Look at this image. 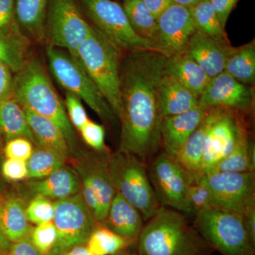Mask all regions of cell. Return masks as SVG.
Instances as JSON below:
<instances>
[{
    "label": "cell",
    "mask_w": 255,
    "mask_h": 255,
    "mask_svg": "<svg viewBox=\"0 0 255 255\" xmlns=\"http://www.w3.org/2000/svg\"><path fill=\"white\" fill-rule=\"evenodd\" d=\"M167 58L153 50L130 52L120 65V152L150 162L161 147L159 85Z\"/></svg>",
    "instance_id": "6da1fadb"
},
{
    "label": "cell",
    "mask_w": 255,
    "mask_h": 255,
    "mask_svg": "<svg viewBox=\"0 0 255 255\" xmlns=\"http://www.w3.org/2000/svg\"><path fill=\"white\" fill-rule=\"evenodd\" d=\"M135 246L140 255H213L214 252L186 215L164 206L145 221Z\"/></svg>",
    "instance_id": "7a4b0ae2"
},
{
    "label": "cell",
    "mask_w": 255,
    "mask_h": 255,
    "mask_svg": "<svg viewBox=\"0 0 255 255\" xmlns=\"http://www.w3.org/2000/svg\"><path fill=\"white\" fill-rule=\"evenodd\" d=\"M12 97L23 108L55 122L63 131L69 147L75 145V133L65 106L38 60L25 62L22 68L14 74Z\"/></svg>",
    "instance_id": "3957f363"
},
{
    "label": "cell",
    "mask_w": 255,
    "mask_h": 255,
    "mask_svg": "<svg viewBox=\"0 0 255 255\" xmlns=\"http://www.w3.org/2000/svg\"><path fill=\"white\" fill-rule=\"evenodd\" d=\"M95 27V26H94ZM121 50L95 27L77 53V60L95 82L119 119Z\"/></svg>",
    "instance_id": "277c9868"
},
{
    "label": "cell",
    "mask_w": 255,
    "mask_h": 255,
    "mask_svg": "<svg viewBox=\"0 0 255 255\" xmlns=\"http://www.w3.org/2000/svg\"><path fill=\"white\" fill-rule=\"evenodd\" d=\"M111 180L117 192L141 214L150 219L161 206L151 184L146 164L135 156L118 152L108 156Z\"/></svg>",
    "instance_id": "5b68a950"
},
{
    "label": "cell",
    "mask_w": 255,
    "mask_h": 255,
    "mask_svg": "<svg viewBox=\"0 0 255 255\" xmlns=\"http://www.w3.org/2000/svg\"><path fill=\"white\" fill-rule=\"evenodd\" d=\"M192 223L214 251L222 255H255L240 215L209 207L197 213Z\"/></svg>",
    "instance_id": "8992f818"
},
{
    "label": "cell",
    "mask_w": 255,
    "mask_h": 255,
    "mask_svg": "<svg viewBox=\"0 0 255 255\" xmlns=\"http://www.w3.org/2000/svg\"><path fill=\"white\" fill-rule=\"evenodd\" d=\"M46 55L50 71L67 92L85 102L100 118L111 121L116 118L102 92L78 60L68 52L50 45L47 46Z\"/></svg>",
    "instance_id": "52a82bcc"
},
{
    "label": "cell",
    "mask_w": 255,
    "mask_h": 255,
    "mask_svg": "<svg viewBox=\"0 0 255 255\" xmlns=\"http://www.w3.org/2000/svg\"><path fill=\"white\" fill-rule=\"evenodd\" d=\"M150 162L147 172L159 204L193 219L194 215L187 194L194 174L163 151L156 155Z\"/></svg>",
    "instance_id": "ba28073f"
},
{
    "label": "cell",
    "mask_w": 255,
    "mask_h": 255,
    "mask_svg": "<svg viewBox=\"0 0 255 255\" xmlns=\"http://www.w3.org/2000/svg\"><path fill=\"white\" fill-rule=\"evenodd\" d=\"M95 27L122 50L157 51L152 41L132 29L122 5L113 0H80Z\"/></svg>",
    "instance_id": "9c48e42d"
},
{
    "label": "cell",
    "mask_w": 255,
    "mask_h": 255,
    "mask_svg": "<svg viewBox=\"0 0 255 255\" xmlns=\"http://www.w3.org/2000/svg\"><path fill=\"white\" fill-rule=\"evenodd\" d=\"M53 223L57 241L50 255H59L79 245L86 244L100 223L89 209L81 194L55 201Z\"/></svg>",
    "instance_id": "30bf717a"
},
{
    "label": "cell",
    "mask_w": 255,
    "mask_h": 255,
    "mask_svg": "<svg viewBox=\"0 0 255 255\" xmlns=\"http://www.w3.org/2000/svg\"><path fill=\"white\" fill-rule=\"evenodd\" d=\"M46 14L48 45L66 50L77 60L78 48L95 27L82 16L75 0H49Z\"/></svg>",
    "instance_id": "8fae6325"
},
{
    "label": "cell",
    "mask_w": 255,
    "mask_h": 255,
    "mask_svg": "<svg viewBox=\"0 0 255 255\" xmlns=\"http://www.w3.org/2000/svg\"><path fill=\"white\" fill-rule=\"evenodd\" d=\"M197 176L211 191L214 207L241 216L255 208L254 172H213Z\"/></svg>",
    "instance_id": "7c38bea8"
},
{
    "label": "cell",
    "mask_w": 255,
    "mask_h": 255,
    "mask_svg": "<svg viewBox=\"0 0 255 255\" xmlns=\"http://www.w3.org/2000/svg\"><path fill=\"white\" fill-rule=\"evenodd\" d=\"M157 22L153 43L157 51L167 58L182 53L196 30L190 7L176 3L159 16Z\"/></svg>",
    "instance_id": "4fadbf2b"
},
{
    "label": "cell",
    "mask_w": 255,
    "mask_h": 255,
    "mask_svg": "<svg viewBox=\"0 0 255 255\" xmlns=\"http://www.w3.org/2000/svg\"><path fill=\"white\" fill-rule=\"evenodd\" d=\"M236 112L226 110L209 127L204 140L199 175L209 173L234 150L244 124Z\"/></svg>",
    "instance_id": "5bb4252c"
},
{
    "label": "cell",
    "mask_w": 255,
    "mask_h": 255,
    "mask_svg": "<svg viewBox=\"0 0 255 255\" xmlns=\"http://www.w3.org/2000/svg\"><path fill=\"white\" fill-rule=\"evenodd\" d=\"M253 101V89L224 71L211 79L199 97V106L205 110L220 107L236 112H246L251 109Z\"/></svg>",
    "instance_id": "9a60e30c"
},
{
    "label": "cell",
    "mask_w": 255,
    "mask_h": 255,
    "mask_svg": "<svg viewBox=\"0 0 255 255\" xmlns=\"http://www.w3.org/2000/svg\"><path fill=\"white\" fill-rule=\"evenodd\" d=\"M207 110L198 107L162 119L161 124V147L167 155L175 158L191 134L199 127Z\"/></svg>",
    "instance_id": "2e32d148"
},
{
    "label": "cell",
    "mask_w": 255,
    "mask_h": 255,
    "mask_svg": "<svg viewBox=\"0 0 255 255\" xmlns=\"http://www.w3.org/2000/svg\"><path fill=\"white\" fill-rule=\"evenodd\" d=\"M230 43L216 41L196 29L184 51L212 78L225 71Z\"/></svg>",
    "instance_id": "e0dca14e"
},
{
    "label": "cell",
    "mask_w": 255,
    "mask_h": 255,
    "mask_svg": "<svg viewBox=\"0 0 255 255\" xmlns=\"http://www.w3.org/2000/svg\"><path fill=\"white\" fill-rule=\"evenodd\" d=\"M145 223L138 210L117 192L101 224L119 236L136 243Z\"/></svg>",
    "instance_id": "ac0fdd59"
},
{
    "label": "cell",
    "mask_w": 255,
    "mask_h": 255,
    "mask_svg": "<svg viewBox=\"0 0 255 255\" xmlns=\"http://www.w3.org/2000/svg\"><path fill=\"white\" fill-rule=\"evenodd\" d=\"M226 109L214 107L207 109L202 122L178 152L175 159L187 171L194 175L201 173V161L204 152V140L211 124L222 115Z\"/></svg>",
    "instance_id": "d6986e66"
},
{
    "label": "cell",
    "mask_w": 255,
    "mask_h": 255,
    "mask_svg": "<svg viewBox=\"0 0 255 255\" xmlns=\"http://www.w3.org/2000/svg\"><path fill=\"white\" fill-rule=\"evenodd\" d=\"M28 190L33 197L42 196L55 201L80 194L81 185L76 174L63 166L48 177L31 183Z\"/></svg>",
    "instance_id": "ffe728a7"
},
{
    "label": "cell",
    "mask_w": 255,
    "mask_h": 255,
    "mask_svg": "<svg viewBox=\"0 0 255 255\" xmlns=\"http://www.w3.org/2000/svg\"><path fill=\"white\" fill-rule=\"evenodd\" d=\"M159 102L162 118H165L198 107L199 97L165 73L159 82Z\"/></svg>",
    "instance_id": "44dd1931"
},
{
    "label": "cell",
    "mask_w": 255,
    "mask_h": 255,
    "mask_svg": "<svg viewBox=\"0 0 255 255\" xmlns=\"http://www.w3.org/2000/svg\"><path fill=\"white\" fill-rule=\"evenodd\" d=\"M26 204L16 196L3 197L0 202V233L10 243L29 237L31 227L26 214Z\"/></svg>",
    "instance_id": "7402d4cb"
},
{
    "label": "cell",
    "mask_w": 255,
    "mask_h": 255,
    "mask_svg": "<svg viewBox=\"0 0 255 255\" xmlns=\"http://www.w3.org/2000/svg\"><path fill=\"white\" fill-rule=\"evenodd\" d=\"M165 73L175 78L198 97L205 90L211 79L184 51L167 58Z\"/></svg>",
    "instance_id": "603a6c76"
},
{
    "label": "cell",
    "mask_w": 255,
    "mask_h": 255,
    "mask_svg": "<svg viewBox=\"0 0 255 255\" xmlns=\"http://www.w3.org/2000/svg\"><path fill=\"white\" fill-rule=\"evenodd\" d=\"M105 155L92 159L80 172L88 179L97 196L100 209V223L105 219L111 203L117 194L109 172V155Z\"/></svg>",
    "instance_id": "cb8c5ba5"
},
{
    "label": "cell",
    "mask_w": 255,
    "mask_h": 255,
    "mask_svg": "<svg viewBox=\"0 0 255 255\" xmlns=\"http://www.w3.org/2000/svg\"><path fill=\"white\" fill-rule=\"evenodd\" d=\"M23 109L36 145L55 151L68 158L70 154L68 143L59 127L50 119Z\"/></svg>",
    "instance_id": "d4e9b609"
},
{
    "label": "cell",
    "mask_w": 255,
    "mask_h": 255,
    "mask_svg": "<svg viewBox=\"0 0 255 255\" xmlns=\"http://www.w3.org/2000/svg\"><path fill=\"white\" fill-rule=\"evenodd\" d=\"M0 132L4 142L25 137L36 145L24 110L12 96L0 102Z\"/></svg>",
    "instance_id": "484cf974"
},
{
    "label": "cell",
    "mask_w": 255,
    "mask_h": 255,
    "mask_svg": "<svg viewBox=\"0 0 255 255\" xmlns=\"http://www.w3.org/2000/svg\"><path fill=\"white\" fill-rule=\"evenodd\" d=\"M49 0H15V22L20 31L33 38L44 35Z\"/></svg>",
    "instance_id": "4316f807"
},
{
    "label": "cell",
    "mask_w": 255,
    "mask_h": 255,
    "mask_svg": "<svg viewBox=\"0 0 255 255\" xmlns=\"http://www.w3.org/2000/svg\"><path fill=\"white\" fill-rule=\"evenodd\" d=\"M225 72L246 85L255 82V41L243 46L230 48Z\"/></svg>",
    "instance_id": "83f0119b"
},
{
    "label": "cell",
    "mask_w": 255,
    "mask_h": 255,
    "mask_svg": "<svg viewBox=\"0 0 255 255\" xmlns=\"http://www.w3.org/2000/svg\"><path fill=\"white\" fill-rule=\"evenodd\" d=\"M135 245V242L119 236L101 223L86 243L91 255H115Z\"/></svg>",
    "instance_id": "f1b7e54d"
},
{
    "label": "cell",
    "mask_w": 255,
    "mask_h": 255,
    "mask_svg": "<svg viewBox=\"0 0 255 255\" xmlns=\"http://www.w3.org/2000/svg\"><path fill=\"white\" fill-rule=\"evenodd\" d=\"M122 7L133 31L153 43L157 31V19L146 7L143 1L124 0Z\"/></svg>",
    "instance_id": "f546056e"
},
{
    "label": "cell",
    "mask_w": 255,
    "mask_h": 255,
    "mask_svg": "<svg viewBox=\"0 0 255 255\" xmlns=\"http://www.w3.org/2000/svg\"><path fill=\"white\" fill-rule=\"evenodd\" d=\"M26 46L24 36L17 26L7 34L0 33V63L9 67L13 73H17L26 61Z\"/></svg>",
    "instance_id": "4dcf8cb0"
},
{
    "label": "cell",
    "mask_w": 255,
    "mask_h": 255,
    "mask_svg": "<svg viewBox=\"0 0 255 255\" xmlns=\"http://www.w3.org/2000/svg\"><path fill=\"white\" fill-rule=\"evenodd\" d=\"M191 16L196 29L216 41L225 43L228 41L225 27L209 0H204L190 7Z\"/></svg>",
    "instance_id": "1f68e13d"
},
{
    "label": "cell",
    "mask_w": 255,
    "mask_h": 255,
    "mask_svg": "<svg viewBox=\"0 0 255 255\" xmlns=\"http://www.w3.org/2000/svg\"><path fill=\"white\" fill-rule=\"evenodd\" d=\"M249 136L243 124L240 132L237 144L233 152L219 162L210 172H254L249 155ZM209 172V173H210Z\"/></svg>",
    "instance_id": "d6a6232c"
},
{
    "label": "cell",
    "mask_w": 255,
    "mask_h": 255,
    "mask_svg": "<svg viewBox=\"0 0 255 255\" xmlns=\"http://www.w3.org/2000/svg\"><path fill=\"white\" fill-rule=\"evenodd\" d=\"M65 160L58 152L38 146L26 161L28 178L41 179L48 177L63 167Z\"/></svg>",
    "instance_id": "836d02e7"
},
{
    "label": "cell",
    "mask_w": 255,
    "mask_h": 255,
    "mask_svg": "<svg viewBox=\"0 0 255 255\" xmlns=\"http://www.w3.org/2000/svg\"><path fill=\"white\" fill-rule=\"evenodd\" d=\"M187 198L194 217L202 210L214 207L211 191L197 175H194V179L188 188Z\"/></svg>",
    "instance_id": "e575fe53"
},
{
    "label": "cell",
    "mask_w": 255,
    "mask_h": 255,
    "mask_svg": "<svg viewBox=\"0 0 255 255\" xmlns=\"http://www.w3.org/2000/svg\"><path fill=\"white\" fill-rule=\"evenodd\" d=\"M30 239L32 244L43 255H50L57 241V231L53 221L42 223L33 228Z\"/></svg>",
    "instance_id": "d590c367"
},
{
    "label": "cell",
    "mask_w": 255,
    "mask_h": 255,
    "mask_svg": "<svg viewBox=\"0 0 255 255\" xmlns=\"http://www.w3.org/2000/svg\"><path fill=\"white\" fill-rule=\"evenodd\" d=\"M54 212V202L42 196L33 197L26 207L28 221L36 226L53 221Z\"/></svg>",
    "instance_id": "8d00e7d4"
},
{
    "label": "cell",
    "mask_w": 255,
    "mask_h": 255,
    "mask_svg": "<svg viewBox=\"0 0 255 255\" xmlns=\"http://www.w3.org/2000/svg\"><path fill=\"white\" fill-rule=\"evenodd\" d=\"M79 131L87 145L101 153H106L105 130L100 124L89 119Z\"/></svg>",
    "instance_id": "74e56055"
},
{
    "label": "cell",
    "mask_w": 255,
    "mask_h": 255,
    "mask_svg": "<svg viewBox=\"0 0 255 255\" xmlns=\"http://www.w3.org/2000/svg\"><path fill=\"white\" fill-rule=\"evenodd\" d=\"M64 106L70 124L80 130L89 120L81 100L73 94L67 92Z\"/></svg>",
    "instance_id": "f35d334b"
},
{
    "label": "cell",
    "mask_w": 255,
    "mask_h": 255,
    "mask_svg": "<svg viewBox=\"0 0 255 255\" xmlns=\"http://www.w3.org/2000/svg\"><path fill=\"white\" fill-rule=\"evenodd\" d=\"M33 144L25 137H15L4 142L2 152L6 158L27 161L34 150Z\"/></svg>",
    "instance_id": "ab89813d"
},
{
    "label": "cell",
    "mask_w": 255,
    "mask_h": 255,
    "mask_svg": "<svg viewBox=\"0 0 255 255\" xmlns=\"http://www.w3.org/2000/svg\"><path fill=\"white\" fill-rule=\"evenodd\" d=\"M1 173L5 179L11 182H18L28 178L26 161L6 158L1 165Z\"/></svg>",
    "instance_id": "60d3db41"
},
{
    "label": "cell",
    "mask_w": 255,
    "mask_h": 255,
    "mask_svg": "<svg viewBox=\"0 0 255 255\" xmlns=\"http://www.w3.org/2000/svg\"><path fill=\"white\" fill-rule=\"evenodd\" d=\"M16 26L15 0H0V33H11Z\"/></svg>",
    "instance_id": "b9f144b4"
},
{
    "label": "cell",
    "mask_w": 255,
    "mask_h": 255,
    "mask_svg": "<svg viewBox=\"0 0 255 255\" xmlns=\"http://www.w3.org/2000/svg\"><path fill=\"white\" fill-rule=\"evenodd\" d=\"M14 74L9 67L0 63V102L12 96Z\"/></svg>",
    "instance_id": "7bdbcfd3"
},
{
    "label": "cell",
    "mask_w": 255,
    "mask_h": 255,
    "mask_svg": "<svg viewBox=\"0 0 255 255\" xmlns=\"http://www.w3.org/2000/svg\"><path fill=\"white\" fill-rule=\"evenodd\" d=\"M218 15L221 24L226 27L230 14L237 4L238 0H209Z\"/></svg>",
    "instance_id": "ee69618b"
},
{
    "label": "cell",
    "mask_w": 255,
    "mask_h": 255,
    "mask_svg": "<svg viewBox=\"0 0 255 255\" xmlns=\"http://www.w3.org/2000/svg\"><path fill=\"white\" fill-rule=\"evenodd\" d=\"M7 255H43L32 244L29 237L11 243Z\"/></svg>",
    "instance_id": "f6af8a7d"
},
{
    "label": "cell",
    "mask_w": 255,
    "mask_h": 255,
    "mask_svg": "<svg viewBox=\"0 0 255 255\" xmlns=\"http://www.w3.org/2000/svg\"><path fill=\"white\" fill-rule=\"evenodd\" d=\"M146 7L157 19L161 14H163L169 6L173 4V0H142Z\"/></svg>",
    "instance_id": "bcb514c9"
},
{
    "label": "cell",
    "mask_w": 255,
    "mask_h": 255,
    "mask_svg": "<svg viewBox=\"0 0 255 255\" xmlns=\"http://www.w3.org/2000/svg\"><path fill=\"white\" fill-rule=\"evenodd\" d=\"M242 217L250 241L252 246L255 248V208L248 211Z\"/></svg>",
    "instance_id": "7dc6e473"
},
{
    "label": "cell",
    "mask_w": 255,
    "mask_h": 255,
    "mask_svg": "<svg viewBox=\"0 0 255 255\" xmlns=\"http://www.w3.org/2000/svg\"><path fill=\"white\" fill-rule=\"evenodd\" d=\"M59 255H91L86 244L79 245Z\"/></svg>",
    "instance_id": "c3c4849f"
},
{
    "label": "cell",
    "mask_w": 255,
    "mask_h": 255,
    "mask_svg": "<svg viewBox=\"0 0 255 255\" xmlns=\"http://www.w3.org/2000/svg\"><path fill=\"white\" fill-rule=\"evenodd\" d=\"M11 243L0 233V255H7Z\"/></svg>",
    "instance_id": "681fc988"
},
{
    "label": "cell",
    "mask_w": 255,
    "mask_h": 255,
    "mask_svg": "<svg viewBox=\"0 0 255 255\" xmlns=\"http://www.w3.org/2000/svg\"><path fill=\"white\" fill-rule=\"evenodd\" d=\"M203 1L204 0H173L174 3H176V4L189 6V7H191Z\"/></svg>",
    "instance_id": "f907efd6"
},
{
    "label": "cell",
    "mask_w": 255,
    "mask_h": 255,
    "mask_svg": "<svg viewBox=\"0 0 255 255\" xmlns=\"http://www.w3.org/2000/svg\"><path fill=\"white\" fill-rule=\"evenodd\" d=\"M115 255H140L137 253V252H135V253H128L127 251H124L121 252V253H118V254Z\"/></svg>",
    "instance_id": "816d5d0a"
},
{
    "label": "cell",
    "mask_w": 255,
    "mask_h": 255,
    "mask_svg": "<svg viewBox=\"0 0 255 255\" xmlns=\"http://www.w3.org/2000/svg\"><path fill=\"white\" fill-rule=\"evenodd\" d=\"M4 139H3L2 135H1V132H0V154L3 151V147H4Z\"/></svg>",
    "instance_id": "f5cc1de1"
},
{
    "label": "cell",
    "mask_w": 255,
    "mask_h": 255,
    "mask_svg": "<svg viewBox=\"0 0 255 255\" xmlns=\"http://www.w3.org/2000/svg\"><path fill=\"white\" fill-rule=\"evenodd\" d=\"M3 196L1 195V194H0V202H1V200H2Z\"/></svg>",
    "instance_id": "db71d44e"
}]
</instances>
